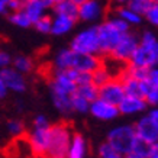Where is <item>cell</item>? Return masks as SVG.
<instances>
[{
  "instance_id": "1",
  "label": "cell",
  "mask_w": 158,
  "mask_h": 158,
  "mask_svg": "<svg viewBox=\"0 0 158 158\" xmlns=\"http://www.w3.org/2000/svg\"><path fill=\"white\" fill-rule=\"evenodd\" d=\"M103 62V57L94 54H83L68 48L60 49L52 60L54 70H74L80 73H93Z\"/></svg>"
},
{
  "instance_id": "2",
  "label": "cell",
  "mask_w": 158,
  "mask_h": 158,
  "mask_svg": "<svg viewBox=\"0 0 158 158\" xmlns=\"http://www.w3.org/2000/svg\"><path fill=\"white\" fill-rule=\"evenodd\" d=\"M128 65L151 68L158 65V38L151 31H144L139 35V45L132 54Z\"/></svg>"
},
{
  "instance_id": "3",
  "label": "cell",
  "mask_w": 158,
  "mask_h": 158,
  "mask_svg": "<svg viewBox=\"0 0 158 158\" xmlns=\"http://www.w3.org/2000/svg\"><path fill=\"white\" fill-rule=\"evenodd\" d=\"M74 131L67 122H58L49 128L48 158H67V152L71 144Z\"/></svg>"
},
{
  "instance_id": "4",
  "label": "cell",
  "mask_w": 158,
  "mask_h": 158,
  "mask_svg": "<svg viewBox=\"0 0 158 158\" xmlns=\"http://www.w3.org/2000/svg\"><path fill=\"white\" fill-rule=\"evenodd\" d=\"M136 134H135L134 125H118L107 134V142L112 145V148L120 155H128L132 151L135 142H136Z\"/></svg>"
},
{
  "instance_id": "5",
  "label": "cell",
  "mask_w": 158,
  "mask_h": 158,
  "mask_svg": "<svg viewBox=\"0 0 158 158\" xmlns=\"http://www.w3.org/2000/svg\"><path fill=\"white\" fill-rule=\"evenodd\" d=\"M70 48H71L73 51H77V52L100 55L97 25H90V26L78 31V32L73 36L71 41H70Z\"/></svg>"
},
{
  "instance_id": "6",
  "label": "cell",
  "mask_w": 158,
  "mask_h": 158,
  "mask_svg": "<svg viewBox=\"0 0 158 158\" xmlns=\"http://www.w3.org/2000/svg\"><path fill=\"white\" fill-rule=\"evenodd\" d=\"M97 34H99V45H100V55L103 58L109 57L116 44L119 42L123 32H120L107 18L97 23Z\"/></svg>"
},
{
  "instance_id": "7",
  "label": "cell",
  "mask_w": 158,
  "mask_h": 158,
  "mask_svg": "<svg viewBox=\"0 0 158 158\" xmlns=\"http://www.w3.org/2000/svg\"><path fill=\"white\" fill-rule=\"evenodd\" d=\"M139 45V35H136L135 32L129 31V32H125L122 36H120L119 42L116 44V47L113 48L112 54H110L109 60L118 62L120 65H126L129 62L132 54L135 52V49L138 48Z\"/></svg>"
},
{
  "instance_id": "8",
  "label": "cell",
  "mask_w": 158,
  "mask_h": 158,
  "mask_svg": "<svg viewBox=\"0 0 158 158\" xmlns=\"http://www.w3.org/2000/svg\"><path fill=\"white\" fill-rule=\"evenodd\" d=\"M49 126H42V128H36L32 126V129L25 135V139L28 142L32 157L35 158H45L48 152V145H49Z\"/></svg>"
},
{
  "instance_id": "9",
  "label": "cell",
  "mask_w": 158,
  "mask_h": 158,
  "mask_svg": "<svg viewBox=\"0 0 158 158\" xmlns=\"http://www.w3.org/2000/svg\"><path fill=\"white\" fill-rule=\"evenodd\" d=\"M106 9L100 0H86L78 6V20L89 25L102 22L105 18Z\"/></svg>"
},
{
  "instance_id": "10",
  "label": "cell",
  "mask_w": 158,
  "mask_h": 158,
  "mask_svg": "<svg viewBox=\"0 0 158 158\" xmlns=\"http://www.w3.org/2000/svg\"><path fill=\"white\" fill-rule=\"evenodd\" d=\"M126 94H125L123 86H122V81H120L119 77H113L106 84L99 87V99L109 102L112 105L118 106L123 100Z\"/></svg>"
},
{
  "instance_id": "11",
  "label": "cell",
  "mask_w": 158,
  "mask_h": 158,
  "mask_svg": "<svg viewBox=\"0 0 158 158\" xmlns=\"http://www.w3.org/2000/svg\"><path fill=\"white\" fill-rule=\"evenodd\" d=\"M93 118H96L99 120H113L116 119L118 116L120 115L119 113V107L116 105H112L109 102L102 100L97 97L96 100H93L90 103V110H89Z\"/></svg>"
},
{
  "instance_id": "12",
  "label": "cell",
  "mask_w": 158,
  "mask_h": 158,
  "mask_svg": "<svg viewBox=\"0 0 158 158\" xmlns=\"http://www.w3.org/2000/svg\"><path fill=\"white\" fill-rule=\"evenodd\" d=\"M134 129H135V134H136V138L139 141H144V142H147L149 145L158 141V131L147 115L141 116L135 122Z\"/></svg>"
},
{
  "instance_id": "13",
  "label": "cell",
  "mask_w": 158,
  "mask_h": 158,
  "mask_svg": "<svg viewBox=\"0 0 158 158\" xmlns=\"http://www.w3.org/2000/svg\"><path fill=\"white\" fill-rule=\"evenodd\" d=\"M118 77H119L120 81H122V86H123V90L126 96H139V97L144 96L145 90L148 87V81L147 80H139L136 77L131 76L129 73L125 71V67Z\"/></svg>"
},
{
  "instance_id": "14",
  "label": "cell",
  "mask_w": 158,
  "mask_h": 158,
  "mask_svg": "<svg viewBox=\"0 0 158 158\" xmlns=\"http://www.w3.org/2000/svg\"><path fill=\"white\" fill-rule=\"evenodd\" d=\"M0 77L3 78L6 87L9 89V91H15V93H23L28 87L26 78L22 73L16 71L13 67H7L5 70H0Z\"/></svg>"
},
{
  "instance_id": "15",
  "label": "cell",
  "mask_w": 158,
  "mask_h": 158,
  "mask_svg": "<svg viewBox=\"0 0 158 158\" xmlns=\"http://www.w3.org/2000/svg\"><path fill=\"white\" fill-rule=\"evenodd\" d=\"M119 113L120 115H126V116H134V115H139L147 110L148 105L145 102L144 97L139 96H125L123 100L120 102L119 105Z\"/></svg>"
},
{
  "instance_id": "16",
  "label": "cell",
  "mask_w": 158,
  "mask_h": 158,
  "mask_svg": "<svg viewBox=\"0 0 158 158\" xmlns=\"http://www.w3.org/2000/svg\"><path fill=\"white\" fill-rule=\"evenodd\" d=\"M51 18H52L51 35H55V36H64V35L70 34L77 23V19L70 18V16H64V15L54 13Z\"/></svg>"
},
{
  "instance_id": "17",
  "label": "cell",
  "mask_w": 158,
  "mask_h": 158,
  "mask_svg": "<svg viewBox=\"0 0 158 158\" xmlns=\"http://www.w3.org/2000/svg\"><path fill=\"white\" fill-rule=\"evenodd\" d=\"M87 152H89V145L86 138L81 134L74 132L67 152V158H87Z\"/></svg>"
},
{
  "instance_id": "18",
  "label": "cell",
  "mask_w": 158,
  "mask_h": 158,
  "mask_svg": "<svg viewBox=\"0 0 158 158\" xmlns=\"http://www.w3.org/2000/svg\"><path fill=\"white\" fill-rule=\"evenodd\" d=\"M113 77H116V76L113 74L112 68H110L109 65H107V62L103 60V62H102L100 65L91 73V83H93L94 86L100 87V86H103V84H106V83L109 81L110 78H113Z\"/></svg>"
},
{
  "instance_id": "19",
  "label": "cell",
  "mask_w": 158,
  "mask_h": 158,
  "mask_svg": "<svg viewBox=\"0 0 158 158\" xmlns=\"http://www.w3.org/2000/svg\"><path fill=\"white\" fill-rule=\"evenodd\" d=\"M51 99L55 106V109L62 113V115H70L73 112L71 107V96L73 94H65V93H57V91H49Z\"/></svg>"
},
{
  "instance_id": "20",
  "label": "cell",
  "mask_w": 158,
  "mask_h": 158,
  "mask_svg": "<svg viewBox=\"0 0 158 158\" xmlns=\"http://www.w3.org/2000/svg\"><path fill=\"white\" fill-rule=\"evenodd\" d=\"M22 9H23L25 13L28 15L29 19L32 20V25H34V22H36L39 18H42L44 15L48 13V7H45V6L38 3V2H32V0H23Z\"/></svg>"
},
{
  "instance_id": "21",
  "label": "cell",
  "mask_w": 158,
  "mask_h": 158,
  "mask_svg": "<svg viewBox=\"0 0 158 158\" xmlns=\"http://www.w3.org/2000/svg\"><path fill=\"white\" fill-rule=\"evenodd\" d=\"M113 13H115L116 16H119L120 19H123L126 23L129 25L131 28H134V26H139V25L142 23V20H144V18H142L141 15H138L136 12H134V10L131 9V7H128V6H120V7H116Z\"/></svg>"
},
{
  "instance_id": "22",
  "label": "cell",
  "mask_w": 158,
  "mask_h": 158,
  "mask_svg": "<svg viewBox=\"0 0 158 158\" xmlns=\"http://www.w3.org/2000/svg\"><path fill=\"white\" fill-rule=\"evenodd\" d=\"M54 13L57 15H64V16H70L78 20V6L74 5L70 0H61L51 7Z\"/></svg>"
},
{
  "instance_id": "23",
  "label": "cell",
  "mask_w": 158,
  "mask_h": 158,
  "mask_svg": "<svg viewBox=\"0 0 158 158\" xmlns=\"http://www.w3.org/2000/svg\"><path fill=\"white\" fill-rule=\"evenodd\" d=\"M12 67L16 70V71L22 73L23 76L29 74V73L34 71L35 68V62L34 60L28 55H16L13 58V61H12Z\"/></svg>"
},
{
  "instance_id": "24",
  "label": "cell",
  "mask_w": 158,
  "mask_h": 158,
  "mask_svg": "<svg viewBox=\"0 0 158 158\" xmlns=\"http://www.w3.org/2000/svg\"><path fill=\"white\" fill-rule=\"evenodd\" d=\"M9 20L12 25H15V26H18V28H20V29H26V28H31V26H32V20L28 18V15L23 12V9L10 12Z\"/></svg>"
},
{
  "instance_id": "25",
  "label": "cell",
  "mask_w": 158,
  "mask_h": 158,
  "mask_svg": "<svg viewBox=\"0 0 158 158\" xmlns=\"http://www.w3.org/2000/svg\"><path fill=\"white\" fill-rule=\"evenodd\" d=\"M74 93H77L78 96L84 97L86 100H89L91 103L93 100H96L97 97H99V87L94 86L93 83H86V84L77 86Z\"/></svg>"
},
{
  "instance_id": "26",
  "label": "cell",
  "mask_w": 158,
  "mask_h": 158,
  "mask_svg": "<svg viewBox=\"0 0 158 158\" xmlns=\"http://www.w3.org/2000/svg\"><path fill=\"white\" fill-rule=\"evenodd\" d=\"M6 129H7V134L15 139H19V138H25L26 135V126L22 120L19 119H10L7 120L6 123Z\"/></svg>"
},
{
  "instance_id": "27",
  "label": "cell",
  "mask_w": 158,
  "mask_h": 158,
  "mask_svg": "<svg viewBox=\"0 0 158 158\" xmlns=\"http://www.w3.org/2000/svg\"><path fill=\"white\" fill-rule=\"evenodd\" d=\"M71 107H73V112L80 113V115H86V113H89V110H90V102L86 100L84 97L78 96L77 93H73Z\"/></svg>"
},
{
  "instance_id": "28",
  "label": "cell",
  "mask_w": 158,
  "mask_h": 158,
  "mask_svg": "<svg viewBox=\"0 0 158 158\" xmlns=\"http://www.w3.org/2000/svg\"><path fill=\"white\" fill-rule=\"evenodd\" d=\"M154 0H129V3H128V7L136 12L138 15H141L142 18H144V15L147 13V10L152 6Z\"/></svg>"
},
{
  "instance_id": "29",
  "label": "cell",
  "mask_w": 158,
  "mask_h": 158,
  "mask_svg": "<svg viewBox=\"0 0 158 158\" xmlns=\"http://www.w3.org/2000/svg\"><path fill=\"white\" fill-rule=\"evenodd\" d=\"M51 25H52V18L47 13V15H44L42 18H39L36 22H34L32 26L38 31L39 34L47 35V34H51Z\"/></svg>"
},
{
  "instance_id": "30",
  "label": "cell",
  "mask_w": 158,
  "mask_h": 158,
  "mask_svg": "<svg viewBox=\"0 0 158 158\" xmlns=\"http://www.w3.org/2000/svg\"><path fill=\"white\" fill-rule=\"evenodd\" d=\"M97 157L99 158H125L123 155L116 152L107 141H105V142H102L99 145V148H97Z\"/></svg>"
},
{
  "instance_id": "31",
  "label": "cell",
  "mask_w": 158,
  "mask_h": 158,
  "mask_svg": "<svg viewBox=\"0 0 158 158\" xmlns=\"http://www.w3.org/2000/svg\"><path fill=\"white\" fill-rule=\"evenodd\" d=\"M144 20L148 25H151V26L158 29V3L154 2L152 6H151V7L147 10V13L144 15Z\"/></svg>"
},
{
  "instance_id": "32",
  "label": "cell",
  "mask_w": 158,
  "mask_h": 158,
  "mask_svg": "<svg viewBox=\"0 0 158 158\" xmlns=\"http://www.w3.org/2000/svg\"><path fill=\"white\" fill-rule=\"evenodd\" d=\"M147 102V105L151 106V107H155L158 106V89L152 87L151 84L148 83V87H147V90H145L144 96H142Z\"/></svg>"
},
{
  "instance_id": "33",
  "label": "cell",
  "mask_w": 158,
  "mask_h": 158,
  "mask_svg": "<svg viewBox=\"0 0 158 158\" xmlns=\"http://www.w3.org/2000/svg\"><path fill=\"white\" fill-rule=\"evenodd\" d=\"M132 154H135L136 157L139 158H148V152H149V144L144 142V141H139L136 139V142H135L134 148L131 151Z\"/></svg>"
},
{
  "instance_id": "34",
  "label": "cell",
  "mask_w": 158,
  "mask_h": 158,
  "mask_svg": "<svg viewBox=\"0 0 158 158\" xmlns=\"http://www.w3.org/2000/svg\"><path fill=\"white\" fill-rule=\"evenodd\" d=\"M107 19H109L110 22H112V23L115 25V26H116V28H118V29H119L120 32H123V34H125V32H129L131 29H132V28H131V26H129V25H128V23H126V22H125L123 19H120L119 16H116L115 13L112 15V16H109Z\"/></svg>"
},
{
  "instance_id": "35",
  "label": "cell",
  "mask_w": 158,
  "mask_h": 158,
  "mask_svg": "<svg viewBox=\"0 0 158 158\" xmlns=\"http://www.w3.org/2000/svg\"><path fill=\"white\" fill-rule=\"evenodd\" d=\"M12 61H13V57L10 55V52H7L5 49H0V70L12 67Z\"/></svg>"
},
{
  "instance_id": "36",
  "label": "cell",
  "mask_w": 158,
  "mask_h": 158,
  "mask_svg": "<svg viewBox=\"0 0 158 158\" xmlns=\"http://www.w3.org/2000/svg\"><path fill=\"white\" fill-rule=\"evenodd\" d=\"M147 81H148L152 87L158 89V65H157V67H151V68L148 70Z\"/></svg>"
},
{
  "instance_id": "37",
  "label": "cell",
  "mask_w": 158,
  "mask_h": 158,
  "mask_svg": "<svg viewBox=\"0 0 158 158\" xmlns=\"http://www.w3.org/2000/svg\"><path fill=\"white\" fill-rule=\"evenodd\" d=\"M49 120L47 116L44 115H36L32 120V126H36V128H42V126H49Z\"/></svg>"
},
{
  "instance_id": "38",
  "label": "cell",
  "mask_w": 158,
  "mask_h": 158,
  "mask_svg": "<svg viewBox=\"0 0 158 158\" xmlns=\"http://www.w3.org/2000/svg\"><path fill=\"white\" fill-rule=\"evenodd\" d=\"M147 116L151 119V122H152L154 126H155V128H157V131H158V106L151 107V110L147 113Z\"/></svg>"
},
{
  "instance_id": "39",
  "label": "cell",
  "mask_w": 158,
  "mask_h": 158,
  "mask_svg": "<svg viewBox=\"0 0 158 158\" xmlns=\"http://www.w3.org/2000/svg\"><path fill=\"white\" fill-rule=\"evenodd\" d=\"M22 6H23V0H10V3H9V13H10V12H15V10L22 9Z\"/></svg>"
},
{
  "instance_id": "40",
  "label": "cell",
  "mask_w": 158,
  "mask_h": 158,
  "mask_svg": "<svg viewBox=\"0 0 158 158\" xmlns=\"http://www.w3.org/2000/svg\"><path fill=\"white\" fill-rule=\"evenodd\" d=\"M148 158H158V141H157V142H154V144L149 145Z\"/></svg>"
},
{
  "instance_id": "41",
  "label": "cell",
  "mask_w": 158,
  "mask_h": 158,
  "mask_svg": "<svg viewBox=\"0 0 158 158\" xmlns=\"http://www.w3.org/2000/svg\"><path fill=\"white\" fill-rule=\"evenodd\" d=\"M10 0H0V15H9Z\"/></svg>"
},
{
  "instance_id": "42",
  "label": "cell",
  "mask_w": 158,
  "mask_h": 158,
  "mask_svg": "<svg viewBox=\"0 0 158 158\" xmlns=\"http://www.w3.org/2000/svg\"><path fill=\"white\" fill-rule=\"evenodd\" d=\"M7 93H9V89L6 87L5 81H3V78L0 77V100H3V99L7 96Z\"/></svg>"
},
{
  "instance_id": "43",
  "label": "cell",
  "mask_w": 158,
  "mask_h": 158,
  "mask_svg": "<svg viewBox=\"0 0 158 158\" xmlns=\"http://www.w3.org/2000/svg\"><path fill=\"white\" fill-rule=\"evenodd\" d=\"M110 3H112V6L113 7H120V6H126L128 3H129V0H109Z\"/></svg>"
},
{
  "instance_id": "44",
  "label": "cell",
  "mask_w": 158,
  "mask_h": 158,
  "mask_svg": "<svg viewBox=\"0 0 158 158\" xmlns=\"http://www.w3.org/2000/svg\"><path fill=\"white\" fill-rule=\"evenodd\" d=\"M32 2H38V3L44 5L45 7H48V9H51V7H52V5L49 3V0H32Z\"/></svg>"
},
{
  "instance_id": "45",
  "label": "cell",
  "mask_w": 158,
  "mask_h": 158,
  "mask_svg": "<svg viewBox=\"0 0 158 158\" xmlns=\"http://www.w3.org/2000/svg\"><path fill=\"white\" fill-rule=\"evenodd\" d=\"M70 2H73V3H74V5H77V6H80L81 3H84L86 0H70Z\"/></svg>"
},
{
  "instance_id": "46",
  "label": "cell",
  "mask_w": 158,
  "mask_h": 158,
  "mask_svg": "<svg viewBox=\"0 0 158 158\" xmlns=\"http://www.w3.org/2000/svg\"><path fill=\"white\" fill-rule=\"evenodd\" d=\"M125 158H139V157H136L135 154H132V152H129L128 155H125Z\"/></svg>"
},
{
  "instance_id": "47",
  "label": "cell",
  "mask_w": 158,
  "mask_h": 158,
  "mask_svg": "<svg viewBox=\"0 0 158 158\" xmlns=\"http://www.w3.org/2000/svg\"><path fill=\"white\" fill-rule=\"evenodd\" d=\"M58 2H61V0H49V3H51V5H55V3H58Z\"/></svg>"
},
{
  "instance_id": "48",
  "label": "cell",
  "mask_w": 158,
  "mask_h": 158,
  "mask_svg": "<svg viewBox=\"0 0 158 158\" xmlns=\"http://www.w3.org/2000/svg\"><path fill=\"white\" fill-rule=\"evenodd\" d=\"M154 2H155V3H158V0H154Z\"/></svg>"
},
{
  "instance_id": "49",
  "label": "cell",
  "mask_w": 158,
  "mask_h": 158,
  "mask_svg": "<svg viewBox=\"0 0 158 158\" xmlns=\"http://www.w3.org/2000/svg\"><path fill=\"white\" fill-rule=\"evenodd\" d=\"M45 158H48V157H45Z\"/></svg>"
}]
</instances>
